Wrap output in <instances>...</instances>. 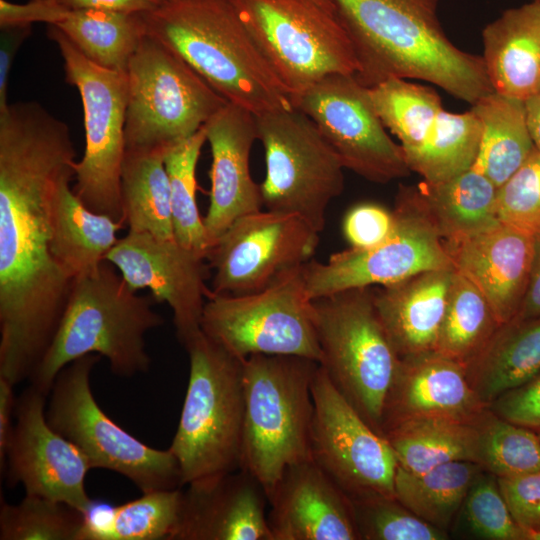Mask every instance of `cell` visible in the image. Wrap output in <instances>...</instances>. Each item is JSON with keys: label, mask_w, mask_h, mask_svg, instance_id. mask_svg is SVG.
Here are the masks:
<instances>
[{"label": "cell", "mask_w": 540, "mask_h": 540, "mask_svg": "<svg viewBox=\"0 0 540 540\" xmlns=\"http://www.w3.org/2000/svg\"><path fill=\"white\" fill-rule=\"evenodd\" d=\"M68 125L35 101L0 112V376L31 378L74 282L51 252L55 193L75 175Z\"/></svg>", "instance_id": "obj_1"}, {"label": "cell", "mask_w": 540, "mask_h": 540, "mask_svg": "<svg viewBox=\"0 0 540 540\" xmlns=\"http://www.w3.org/2000/svg\"><path fill=\"white\" fill-rule=\"evenodd\" d=\"M330 1L354 47L355 76L363 85L418 79L471 105L494 91L482 56L458 48L444 32L439 0Z\"/></svg>", "instance_id": "obj_2"}, {"label": "cell", "mask_w": 540, "mask_h": 540, "mask_svg": "<svg viewBox=\"0 0 540 540\" xmlns=\"http://www.w3.org/2000/svg\"><path fill=\"white\" fill-rule=\"evenodd\" d=\"M141 15L146 34L176 52L228 102L254 115L293 107L231 0H167Z\"/></svg>", "instance_id": "obj_3"}, {"label": "cell", "mask_w": 540, "mask_h": 540, "mask_svg": "<svg viewBox=\"0 0 540 540\" xmlns=\"http://www.w3.org/2000/svg\"><path fill=\"white\" fill-rule=\"evenodd\" d=\"M114 267L104 260L94 272L74 279L55 336L29 379L46 396L58 373L88 354L105 357L120 377L149 370L145 335L164 319L153 309V296L138 295Z\"/></svg>", "instance_id": "obj_4"}, {"label": "cell", "mask_w": 540, "mask_h": 540, "mask_svg": "<svg viewBox=\"0 0 540 540\" xmlns=\"http://www.w3.org/2000/svg\"><path fill=\"white\" fill-rule=\"evenodd\" d=\"M184 347L189 356V380L169 449L177 459L183 486H188L241 469L244 359L202 330Z\"/></svg>", "instance_id": "obj_5"}, {"label": "cell", "mask_w": 540, "mask_h": 540, "mask_svg": "<svg viewBox=\"0 0 540 540\" xmlns=\"http://www.w3.org/2000/svg\"><path fill=\"white\" fill-rule=\"evenodd\" d=\"M319 363L291 355L243 360L245 417L241 469L267 498L283 472L311 458L312 381Z\"/></svg>", "instance_id": "obj_6"}, {"label": "cell", "mask_w": 540, "mask_h": 540, "mask_svg": "<svg viewBox=\"0 0 540 540\" xmlns=\"http://www.w3.org/2000/svg\"><path fill=\"white\" fill-rule=\"evenodd\" d=\"M373 289L353 288L313 299V320L321 350L319 365L381 434L384 405L400 357L376 311Z\"/></svg>", "instance_id": "obj_7"}, {"label": "cell", "mask_w": 540, "mask_h": 540, "mask_svg": "<svg viewBox=\"0 0 540 540\" xmlns=\"http://www.w3.org/2000/svg\"><path fill=\"white\" fill-rule=\"evenodd\" d=\"M291 101L323 77L356 75L359 62L330 0H231Z\"/></svg>", "instance_id": "obj_8"}, {"label": "cell", "mask_w": 540, "mask_h": 540, "mask_svg": "<svg viewBox=\"0 0 540 540\" xmlns=\"http://www.w3.org/2000/svg\"><path fill=\"white\" fill-rule=\"evenodd\" d=\"M126 72V149L167 152L228 102L176 52L147 34Z\"/></svg>", "instance_id": "obj_9"}, {"label": "cell", "mask_w": 540, "mask_h": 540, "mask_svg": "<svg viewBox=\"0 0 540 540\" xmlns=\"http://www.w3.org/2000/svg\"><path fill=\"white\" fill-rule=\"evenodd\" d=\"M101 357L82 356L58 373L49 393L48 423L85 455L92 469L118 473L142 493L181 488L180 468L171 450L147 446L114 422L96 402L90 376Z\"/></svg>", "instance_id": "obj_10"}, {"label": "cell", "mask_w": 540, "mask_h": 540, "mask_svg": "<svg viewBox=\"0 0 540 540\" xmlns=\"http://www.w3.org/2000/svg\"><path fill=\"white\" fill-rule=\"evenodd\" d=\"M48 36L63 58L66 82L79 91L84 112L85 151L74 165L73 191L91 211L124 222L120 185L126 149L127 72L93 63L55 26L48 25Z\"/></svg>", "instance_id": "obj_11"}, {"label": "cell", "mask_w": 540, "mask_h": 540, "mask_svg": "<svg viewBox=\"0 0 540 540\" xmlns=\"http://www.w3.org/2000/svg\"><path fill=\"white\" fill-rule=\"evenodd\" d=\"M303 265L290 269L265 288L241 295L209 294L201 330L233 355H291L320 362Z\"/></svg>", "instance_id": "obj_12"}, {"label": "cell", "mask_w": 540, "mask_h": 540, "mask_svg": "<svg viewBox=\"0 0 540 540\" xmlns=\"http://www.w3.org/2000/svg\"><path fill=\"white\" fill-rule=\"evenodd\" d=\"M255 119L265 155L263 207L296 215L321 233L329 204L344 189L339 157L315 123L295 107Z\"/></svg>", "instance_id": "obj_13"}, {"label": "cell", "mask_w": 540, "mask_h": 540, "mask_svg": "<svg viewBox=\"0 0 540 540\" xmlns=\"http://www.w3.org/2000/svg\"><path fill=\"white\" fill-rule=\"evenodd\" d=\"M292 105L315 123L344 168L381 184L410 174L401 145L387 133L368 87L355 75H327Z\"/></svg>", "instance_id": "obj_14"}, {"label": "cell", "mask_w": 540, "mask_h": 540, "mask_svg": "<svg viewBox=\"0 0 540 540\" xmlns=\"http://www.w3.org/2000/svg\"><path fill=\"white\" fill-rule=\"evenodd\" d=\"M311 459L348 497H394L398 462L387 439L373 429L319 365L312 381Z\"/></svg>", "instance_id": "obj_15"}, {"label": "cell", "mask_w": 540, "mask_h": 540, "mask_svg": "<svg viewBox=\"0 0 540 540\" xmlns=\"http://www.w3.org/2000/svg\"><path fill=\"white\" fill-rule=\"evenodd\" d=\"M391 234L377 246L330 255L327 262L310 260L303 266L312 299L339 291L386 286L414 275L455 268L444 240L400 187L393 210Z\"/></svg>", "instance_id": "obj_16"}, {"label": "cell", "mask_w": 540, "mask_h": 540, "mask_svg": "<svg viewBox=\"0 0 540 540\" xmlns=\"http://www.w3.org/2000/svg\"><path fill=\"white\" fill-rule=\"evenodd\" d=\"M319 234L292 214L259 210L241 216L207 251L214 271L209 294L241 295L265 288L310 261Z\"/></svg>", "instance_id": "obj_17"}, {"label": "cell", "mask_w": 540, "mask_h": 540, "mask_svg": "<svg viewBox=\"0 0 540 540\" xmlns=\"http://www.w3.org/2000/svg\"><path fill=\"white\" fill-rule=\"evenodd\" d=\"M46 395L33 385L17 398L5 469L7 483L27 495L69 504L91 514L94 501L85 480L92 469L85 455L55 431L46 418Z\"/></svg>", "instance_id": "obj_18"}, {"label": "cell", "mask_w": 540, "mask_h": 540, "mask_svg": "<svg viewBox=\"0 0 540 540\" xmlns=\"http://www.w3.org/2000/svg\"><path fill=\"white\" fill-rule=\"evenodd\" d=\"M105 259L133 290L149 289L156 302L169 305L176 336L183 346L201 331L210 293L205 285L210 268L203 256L184 248L176 239L128 231Z\"/></svg>", "instance_id": "obj_19"}, {"label": "cell", "mask_w": 540, "mask_h": 540, "mask_svg": "<svg viewBox=\"0 0 540 540\" xmlns=\"http://www.w3.org/2000/svg\"><path fill=\"white\" fill-rule=\"evenodd\" d=\"M204 127L212 155L210 203L203 218L208 251L235 220L262 210L263 203L249 167L258 139L255 115L227 102Z\"/></svg>", "instance_id": "obj_20"}, {"label": "cell", "mask_w": 540, "mask_h": 540, "mask_svg": "<svg viewBox=\"0 0 540 540\" xmlns=\"http://www.w3.org/2000/svg\"><path fill=\"white\" fill-rule=\"evenodd\" d=\"M268 505L273 540L360 539L349 497L311 458L283 472Z\"/></svg>", "instance_id": "obj_21"}, {"label": "cell", "mask_w": 540, "mask_h": 540, "mask_svg": "<svg viewBox=\"0 0 540 540\" xmlns=\"http://www.w3.org/2000/svg\"><path fill=\"white\" fill-rule=\"evenodd\" d=\"M487 409L462 363L435 350L400 357L384 405L381 434L411 419L475 421Z\"/></svg>", "instance_id": "obj_22"}, {"label": "cell", "mask_w": 540, "mask_h": 540, "mask_svg": "<svg viewBox=\"0 0 540 540\" xmlns=\"http://www.w3.org/2000/svg\"><path fill=\"white\" fill-rule=\"evenodd\" d=\"M534 234L500 223L457 242H445L453 265L490 304L502 325L514 319L524 299Z\"/></svg>", "instance_id": "obj_23"}, {"label": "cell", "mask_w": 540, "mask_h": 540, "mask_svg": "<svg viewBox=\"0 0 540 540\" xmlns=\"http://www.w3.org/2000/svg\"><path fill=\"white\" fill-rule=\"evenodd\" d=\"M187 487L174 540H273L266 492L247 471Z\"/></svg>", "instance_id": "obj_24"}, {"label": "cell", "mask_w": 540, "mask_h": 540, "mask_svg": "<svg viewBox=\"0 0 540 540\" xmlns=\"http://www.w3.org/2000/svg\"><path fill=\"white\" fill-rule=\"evenodd\" d=\"M455 273L431 270L374 287L376 311L399 357L436 349Z\"/></svg>", "instance_id": "obj_25"}, {"label": "cell", "mask_w": 540, "mask_h": 540, "mask_svg": "<svg viewBox=\"0 0 540 540\" xmlns=\"http://www.w3.org/2000/svg\"><path fill=\"white\" fill-rule=\"evenodd\" d=\"M482 40L495 92L521 101L540 93V2L505 10L485 26Z\"/></svg>", "instance_id": "obj_26"}, {"label": "cell", "mask_w": 540, "mask_h": 540, "mask_svg": "<svg viewBox=\"0 0 540 540\" xmlns=\"http://www.w3.org/2000/svg\"><path fill=\"white\" fill-rule=\"evenodd\" d=\"M401 188L444 242L461 241L501 223L498 188L474 167L444 181L423 180Z\"/></svg>", "instance_id": "obj_27"}, {"label": "cell", "mask_w": 540, "mask_h": 540, "mask_svg": "<svg viewBox=\"0 0 540 540\" xmlns=\"http://www.w3.org/2000/svg\"><path fill=\"white\" fill-rule=\"evenodd\" d=\"M71 180L62 181L54 196L51 252L59 266L76 279L99 268L126 224L88 209L70 188Z\"/></svg>", "instance_id": "obj_28"}, {"label": "cell", "mask_w": 540, "mask_h": 540, "mask_svg": "<svg viewBox=\"0 0 540 540\" xmlns=\"http://www.w3.org/2000/svg\"><path fill=\"white\" fill-rule=\"evenodd\" d=\"M466 371L472 389L486 406L536 376L540 373V316L500 325Z\"/></svg>", "instance_id": "obj_29"}, {"label": "cell", "mask_w": 540, "mask_h": 540, "mask_svg": "<svg viewBox=\"0 0 540 540\" xmlns=\"http://www.w3.org/2000/svg\"><path fill=\"white\" fill-rule=\"evenodd\" d=\"M471 109L482 126L479 152L472 167L499 188L536 149L524 101L493 91L471 105Z\"/></svg>", "instance_id": "obj_30"}, {"label": "cell", "mask_w": 540, "mask_h": 540, "mask_svg": "<svg viewBox=\"0 0 540 540\" xmlns=\"http://www.w3.org/2000/svg\"><path fill=\"white\" fill-rule=\"evenodd\" d=\"M479 419H411L388 428L383 436L398 466L414 474L454 461L478 464Z\"/></svg>", "instance_id": "obj_31"}, {"label": "cell", "mask_w": 540, "mask_h": 540, "mask_svg": "<svg viewBox=\"0 0 540 540\" xmlns=\"http://www.w3.org/2000/svg\"><path fill=\"white\" fill-rule=\"evenodd\" d=\"M166 151L125 149L121 169V203L128 231L175 239Z\"/></svg>", "instance_id": "obj_32"}, {"label": "cell", "mask_w": 540, "mask_h": 540, "mask_svg": "<svg viewBox=\"0 0 540 540\" xmlns=\"http://www.w3.org/2000/svg\"><path fill=\"white\" fill-rule=\"evenodd\" d=\"M51 25L93 63L114 71H127L146 36L141 13L63 9Z\"/></svg>", "instance_id": "obj_33"}, {"label": "cell", "mask_w": 540, "mask_h": 540, "mask_svg": "<svg viewBox=\"0 0 540 540\" xmlns=\"http://www.w3.org/2000/svg\"><path fill=\"white\" fill-rule=\"evenodd\" d=\"M482 469L472 461L449 462L420 474L398 466L394 495L413 514L445 531Z\"/></svg>", "instance_id": "obj_34"}, {"label": "cell", "mask_w": 540, "mask_h": 540, "mask_svg": "<svg viewBox=\"0 0 540 540\" xmlns=\"http://www.w3.org/2000/svg\"><path fill=\"white\" fill-rule=\"evenodd\" d=\"M481 136L482 126L472 109H443L422 144L405 156L407 165L428 182L450 179L474 165Z\"/></svg>", "instance_id": "obj_35"}, {"label": "cell", "mask_w": 540, "mask_h": 540, "mask_svg": "<svg viewBox=\"0 0 540 540\" xmlns=\"http://www.w3.org/2000/svg\"><path fill=\"white\" fill-rule=\"evenodd\" d=\"M183 505L180 488L143 492L114 507L101 523L89 516L80 540H174Z\"/></svg>", "instance_id": "obj_36"}, {"label": "cell", "mask_w": 540, "mask_h": 540, "mask_svg": "<svg viewBox=\"0 0 540 540\" xmlns=\"http://www.w3.org/2000/svg\"><path fill=\"white\" fill-rule=\"evenodd\" d=\"M500 325L481 291L456 271L435 351L467 366Z\"/></svg>", "instance_id": "obj_37"}, {"label": "cell", "mask_w": 540, "mask_h": 540, "mask_svg": "<svg viewBox=\"0 0 540 540\" xmlns=\"http://www.w3.org/2000/svg\"><path fill=\"white\" fill-rule=\"evenodd\" d=\"M368 91L378 116L399 139L405 156L422 144L444 109L435 89L404 78H388Z\"/></svg>", "instance_id": "obj_38"}, {"label": "cell", "mask_w": 540, "mask_h": 540, "mask_svg": "<svg viewBox=\"0 0 540 540\" xmlns=\"http://www.w3.org/2000/svg\"><path fill=\"white\" fill-rule=\"evenodd\" d=\"M206 139L203 126L192 137L169 149L164 157L170 184V199L176 241L206 259L203 218L197 204L196 169Z\"/></svg>", "instance_id": "obj_39"}, {"label": "cell", "mask_w": 540, "mask_h": 540, "mask_svg": "<svg viewBox=\"0 0 540 540\" xmlns=\"http://www.w3.org/2000/svg\"><path fill=\"white\" fill-rule=\"evenodd\" d=\"M89 516L41 496L25 494L17 504L1 498L0 540H80Z\"/></svg>", "instance_id": "obj_40"}, {"label": "cell", "mask_w": 540, "mask_h": 540, "mask_svg": "<svg viewBox=\"0 0 540 540\" xmlns=\"http://www.w3.org/2000/svg\"><path fill=\"white\" fill-rule=\"evenodd\" d=\"M478 464L497 478L540 469L536 431L509 422L489 410L478 421Z\"/></svg>", "instance_id": "obj_41"}, {"label": "cell", "mask_w": 540, "mask_h": 540, "mask_svg": "<svg viewBox=\"0 0 540 540\" xmlns=\"http://www.w3.org/2000/svg\"><path fill=\"white\" fill-rule=\"evenodd\" d=\"M360 539L443 540L444 530L419 518L396 498L382 495L349 497Z\"/></svg>", "instance_id": "obj_42"}, {"label": "cell", "mask_w": 540, "mask_h": 540, "mask_svg": "<svg viewBox=\"0 0 540 540\" xmlns=\"http://www.w3.org/2000/svg\"><path fill=\"white\" fill-rule=\"evenodd\" d=\"M468 529L490 540H527V533L513 519L497 477L482 469L475 477L461 507Z\"/></svg>", "instance_id": "obj_43"}, {"label": "cell", "mask_w": 540, "mask_h": 540, "mask_svg": "<svg viewBox=\"0 0 540 540\" xmlns=\"http://www.w3.org/2000/svg\"><path fill=\"white\" fill-rule=\"evenodd\" d=\"M496 205L500 222L532 234L540 230V150L498 188Z\"/></svg>", "instance_id": "obj_44"}, {"label": "cell", "mask_w": 540, "mask_h": 540, "mask_svg": "<svg viewBox=\"0 0 540 540\" xmlns=\"http://www.w3.org/2000/svg\"><path fill=\"white\" fill-rule=\"evenodd\" d=\"M497 481L513 519L532 540L540 534V469Z\"/></svg>", "instance_id": "obj_45"}, {"label": "cell", "mask_w": 540, "mask_h": 540, "mask_svg": "<svg viewBox=\"0 0 540 540\" xmlns=\"http://www.w3.org/2000/svg\"><path fill=\"white\" fill-rule=\"evenodd\" d=\"M395 225L394 212L376 203L351 207L342 222L343 235L353 249H368L382 243Z\"/></svg>", "instance_id": "obj_46"}, {"label": "cell", "mask_w": 540, "mask_h": 540, "mask_svg": "<svg viewBox=\"0 0 540 540\" xmlns=\"http://www.w3.org/2000/svg\"><path fill=\"white\" fill-rule=\"evenodd\" d=\"M495 415L514 424L540 430V373L498 396L489 406Z\"/></svg>", "instance_id": "obj_47"}, {"label": "cell", "mask_w": 540, "mask_h": 540, "mask_svg": "<svg viewBox=\"0 0 540 540\" xmlns=\"http://www.w3.org/2000/svg\"><path fill=\"white\" fill-rule=\"evenodd\" d=\"M0 112L7 102L8 79L16 54L24 41L31 35L32 24L0 26Z\"/></svg>", "instance_id": "obj_48"}, {"label": "cell", "mask_w": 540, "mask_h": 540, "mask_svg": "<svg viewBox=\"0 0 540 540\" xmlns=\"http://www.w3.org/2000/svg\"><path fill=\"white\" fill-rule=\"evenodd\" d=\"M64 10L94 9L122 13H144L160 5L158 0H53Z\"/></svg>", "instance_id": "obj_49"}, {"label": "cell", "mask_w": 540, "mask_h": 540, "mask_svg": "<svg viewBox=\"0 0 540 540\" xmlns=\"http://www.w3.org/2000/svg\"><path fill=\"white\" fill-rule=\"evenodd\" d=\"M14 384L0 376V471L4 472L7 449L13 429V415L17 398L14 394Z\"/></svg>", "instance_id": "obj_50"}, {"label": "cell", "mask_w": 540, "mask_h": 540, "mask_svg": "<svg viewBox=\"0 0 540 540\" xmlns=\"http://www.w3.org/2000/svg\"><path fill=\"white\" fill-rule=\"evenodd\" d=\"M540 316V230L534 233L529 281L516 319ZM514 318V319H515Z\"/></svg>", "instance_id": "obj_51"}, {"label": "cell", "mask_w": 540, "mask_h": 540, "mask_svg": "<svg viewBox=\"0 0 540 540\" xmlns=\"http://www.w3.org/2000/svg\"><path fill=\"white\" fill-rule=\"evenodd\" d=\"M526 120L536 149L540 150V93L524 101Z\"/></svg>", "instance_id": "obj_52"}, {"label": "cell", "mask_w": 540, "mask_h": 540, "mask_svg": "<svg viewBox=\"0 0 540 540\" xmlns=\"http://www.w3.org/2000/svg\"><path fill=\"white\" fill-rule=\"evenodd\" d=\"M532 540H540V534L535 535Z\"/></svg>", "instance_id": "obj_53"}, {"label": "cell", "mask_w": 540, "mask_h": 540, "mask_svg": "<svg viewBox=\"0 0 540 540\" xmlns=\"http://www.w3.org/2000/svg\"><path fill=\"white\" fill-rule=\"evenodd\" d=\"M160 4L164 3L167 0H158Z\"/></svg>", "instance_id": "obj_54"}, {"label": "cell", "mask_w": 540, "mask_h": 540, "mask_svg": "<svg viewBox=\"0 0 540 540\" xmlns=\"http://www.w3.org/2000/svg\"><path fill=\"white\" fill-rule=\"evenodd\" d=\"M537 433H538V435H539V438H540V430H539V431H538Z\"/></svg>", "instance_id": "obj_55"}, {"label": "cell", "mask_w": 540, "mask_h": 540, "mask_svg": "<svg viewBox=\"0 0 540 540\" xmlns=\"http://www.w3.org/2000/svg\"><path fill=\"white\" fill-rule=\"evenodd\" d=\"M533 1H537V2H540V0H533Z\"/></svg>", "instance_id": "obj_56"}]
</instances>
